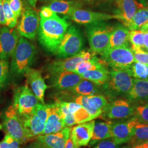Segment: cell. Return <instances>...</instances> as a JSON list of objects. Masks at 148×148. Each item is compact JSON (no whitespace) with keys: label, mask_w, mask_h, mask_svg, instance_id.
<instances>
[{"label":"cell","mask_w":148,"mask_h":148,"mask_svg":"<svg viewBox=\"0 0 148 148\" xmlns=\"http://www.w3.org/2000/svg\"><path fill=\"white\" fill-rule=\"evenodd\" d=\"M36 49L25 38H19L16 49L12 56L11 70L14 75H24L34 62Z\"/></svg>","instance_id":"2"},{"label":"cell","mask_w":148,"mask_h":148,"mask_svg":"<svg viewBox=\"0 0 148 148\" xmlns=\"http://www.w3.org/2000/svg\"><path fill=\"white\" fill-rule=\"evenodd\" d=\"M73 115L76 124L90 121L95 119V118L91 116L83 106L79 108L77 110L74 112Z\"/></svg>","instance_id":"36"},{"label":"cell","mask_w":148,"mask_h":148,"mask_svg":"<svg viewBox=\"0 0 148 148\" xmlns=\"http://www.w3.org/2000/svg\"><path fill=\"white\" fill-rule=\"evenodd\" d=\"M137 121L135 117L126 121L112 122L111 125L112 138L118 145L127 143L132 137L133 127Z\"/></svg>","instance_id":"15"},{"label":"cell","mask_w":148,"mask_h":148,"mask_svg":"<svg viewBox=\"0 0 148 148\" xmlns=\"http://www.w3.org/2000/svg\"><path fill=\"white\" fill-rule=\"evenodd\" d=\"M140 29V30L143 32L148 31V22L143 25Z\"/></svg>","instance_id":"50"},{"label":"cell","mask_w":148,"mask_h":148,"mask_svg":"<svg viewBox=\"0 0 148 148\" xmlns=\"http://www.w3.org/2000/svg\"><path fill=\"white\" fill-rule=\"evenodd\" d=\"M84 42L81 32L75 26H70L54 54L60 58L73 57L79 53Z\"/></svg>","instance_id":"5"},{"label":"cell","mask_w":148,"mask_h":148,"mask_svg":"<svg viewBox=\"0 0 148 148\" xmlns=\"http://www.w3.org/2000/svg\"><path fill=\"white\" fill-rule=\"evenodd\" d=\"M40 18L36 10L27 6L21 14V19L17 27V31L22 37L34 39L38 33Z\"/></svg>","instance_id":"8"},{"label":"cell","mask_w":148,"mask_h":148,"mask_svg":"<svg viewBox=\"0 0 148 148\" xmlns=\"http://www.w3.org/2000/svg\"><path fill=\"white\" fill-rule=\"evenodd\" d=\"M21 143L8 134H5L3 139L0 142V148H21Z\"/></svg>","instance_id":"41"},{"label":"cell","mask_w":148,"mask_h":148,"mask_svg":"<svg viewBox=\"0 0 148 148\" xmlns=\"http://www.w3.org/2000/svg\"><path fill=\"white\" fill-rule=\"evenodd\" d=\"M145 106H148V101L147 103H146V104H145Z\"/></svg>","instance_id":"54"},{"label":"cell","mask_w":148,"mask_h":148,"mask_svg":"<svg viewBox=\"0 0 148 148\" xmlns=\"http://www.w3.org/2000/svg\"><path fill=\"white\" fill-rule=\"evenodd\" d=\"M148 22V7L139 10L130 21L123 23L129 30H139Z\"/></svg>","instance_id":"27"},{"label":"cell","mask_w":148,"mask_h":148,"mask_svg":"<svg viewBox=\"0 0 148 148\" xmlns=\"http://www.w3.org/2000/svg\"><path fill=\"white\" fill-rule=\"evenodd\" d=\"M23 148H45L42 144L38 141L37 139L36 140L32 142L25 145Z\"/></svg>","instance_id":"45"},{"label":"cell","mask_w":148,"mask_h":148,"mask_svg":"<svg viewBox=\"0 0 148 148\" xmlns=\"http://www.w3.org/2000/svg\"><path fill=\"white\" fill-rule=\"evenodd\" d=\"M53 12L66 16H69L75 10L79 9V3L64 0H54L48 6Z\"/></svg>","instance_id":"26"},{"label":"cell","mask_w":148,"mask_h":148,"mask_svg":"<svg viewBox=\"0 0 148 148\" xmlns=\"http://www.w3.org/2000/svg\"><path fill=\"white\" fill-rule=\"evenodd\" d=\"M70 91L77 95L90 96L98 93V89L95 84L87 79H82Z\"/></svg>","instance_id":"28"},{"label":"cell","mask_w":148,"mask_h":148,"mask_svg":"<svg viewBox=\"0 0 148 148\" xmlns=\"http://www.w3.org/2000/svg\"><path fill=\"white\" fill-rule=\"evenodd\" d=\"M92 57L89 52L81 51L73 57L54 61L48 65V71L52 75L64 71H74L81 62L85 60H89Z\"/></svg>","instance_id":"11"},{"label":"cell","mask_w":148,"mask_h":148,"mask_svg":"<svg viewBox=\"0 0 148 148\" xmlns=\"http://www.w3.org/2000/svg\"><path fill=\"white\" fill-rule=\"evenodd\" d=\"M114 27L103 22L89 24L86 27V32L90 47L95 54H102L110 45V38Z\"/></svg>","instance_id":"3"},{"label":"cell","mask_w":148,"mask_h":148,"mask_svg":"<svg viewBox=\"0 0 148 148\" xmlns=\"http://www.w3.org/2000/svg\"><path fill=\"white\" fill-rule=\"evenodd\" d=\"M0 1H2V0H0Z\"/></svg>","instance_id":"56"},{"label":"cell","mask_w":148,"mask_h":148,"mask_svg":"<svg viewBox=\"0 0 148 148\" xmlns=\"http://www.w3.org/2000/svg\"><path fill=\"white\" fill-rule=\"evenodd\" d=\"M19 116L29 137L32 140L42 134L45 123L41 121L35 115L32 113L27 115Z\"/></svg>","instance_id":"20"},{"label":"cell","mask_w":148,"mask_h":148,"mask_svg":"<svg viewBox=\"0 0 148 148\" xmlns=\"http://www.w3.org/2000/svg\"><path fill=\"white\" fill-rule=\"evenodd\" d=\"M143 144L147 148H148V140L146 141V142H144V143H143Z\"/></svg>","instance_id":"52"},{"label":"cell","mask_w":148,"mask_h":148,"mask_svg":"<svg viewBox=\"0 0 148 148\" xmlns=\"http://www.w3.org/2000/svg\"><path fill=\"white\" fill-rule=\"evenodd\" d=\"M130 101L134 102L148 101V79H134L131 89L127 93Z\"/></svg>","instance_id":"21"},{"label":"cell","mask_w":148,"mask_h":148,"mask_svg":"<svg viewBox=\"0 0 148 148\" xmlns=\"http://www.w3.org/2000/svg\"><path fill=\"white\" fill-rule=\"evenodd\" d=\"M148 140V125L136 122L133 131L132 137L130 142L133 144H140Z\"/></svg>","instance_id":"29"},{"label":"cell","mask_w":148,"mask_h":148,"mask_svg":"<svg viewBox=\"0 0 148 148\" xmlns=\"http://www.w3.org/2000/svg\"><path fill=\"white\" fill-rule=\"evenodd\" d=\"M74 102L77 103L82 106H83L85 109L88 112L90 115L93 117L95 119L100 116L103 113V111L101 110L94 109L90 107L87 103V96L79 95L75 99Z\"/></svg>","instance_id":"35"},{"label":"cell","mask_w":148,"mask_h":148,"mask_svg":"<svg viewBox=\"0 0 148 148\" xmlns=\"http://www.w3.org/2000/svg\"><path fill=\"white\" fill-rule=\"evenodd\" d=\"M73 21L81 24H89L94 23L103 22L111 19H116L120 21V18L116 14H109L104 13L87 11L77 9L69 15Z\"/></svg>","instance_id":"13"},{"label":"cell","mask_w":148,"mask_h":148,"mask_svg":"<svg viewBox=\"0 0 148 148\" xmlns=\"http://www.w3.org/2000/svg\"><path fill=\"white\" fill-rule=\"evenodd\" d=\"M44 123H46L48 115V111L47 104H42L41 102L38 104L32 112Z\"/></svg>","instance_id":"40"},{"label":"cell","mask_w":148,"mask_h":148,"mask_svg":"<svg viewBox=\"0 0 148 148\" xmlns=\"http://www.w3.org/2000/svg\"><path fill=\"white\" fill-rule=\"evenodd\" d=\"M94 148H119L118 144L115 142L114 139L109 138L101 140Z\"/></svg>","instance_id":"43"},{"label":"cell","mask_w":148,"mask_h":148,"mask_svg":"<svg viewBox=\"0 0 148 148\" xmlns=\"http://www.w3.org/2000/svg\"><path fill=\"white\" fill-rule=\"evenodd\" d=\"M133 115L138 121L148 125V106H138L135 108Z\"/></svg>","instance_id":"38"},{"label":"cell","mask_w":148,"mask_h":148,"mask_svg":"<svg viewBox=\"0 0 148 148\" xmlns=\"http://www.w3.org/2000/svg\"><path fill=\"white\" fill-rule=\"evenodd\" d=\"M112 122L110 121H95L93 135L90 142V145L95 144L103 139L112 138Z\"/></svg>","instance_id":"23"},{"label":"cell","mask_w":148,"mask_h":148,"mask_svg":"<svg viewBox=\"0 0 148 148\" xmlns=\"http://www.w3.org/2000/svg\"><path fill=\"white\" fill-rule=\"evenodd\" d=\"M135 108L126 100L117 99L108 104L104 110V116L110 120L127 119L134 115Z\"/></svg>","instance_id":"12"},{"label":"cell","mask_w":148,"mask_h":148,"mask_svg":"<svg viewBox=\"0 0 148 148\" xmlns=\"http://www.w3.org/2000/svg\"><path fill=\"white\" fill-rule=\"evenodd\" d=\"M129 33L130 30L123 25L114 27L110 35L109 48L127 46L129 41Z\"/></svg>","instance_id":"24"},{"label":"cell","mask_w":148,"mask_h":148,"mask_svg":"<svg viewBox=\"0 0 148 148\" xmlns=\"http://www.w3.org/2000/svg\"><path fill=\"white\" fill-rule=\"evenodd\" d=\"M130 66L114 69L109 73V85L117 93L127 94L131 89L134 82Z\"/></svg>","instance_id":"9"},{"label":"cell","mask_w":148,"mask_h":148,"mask_svg":"<svg viewBox=\"0 0 148 148\" xmlns=\"http://www.w3.org/2000/svg\"><path fill=\"white\" fill-rule=\"evenodd\" d=\"M47 105L48 115L47 121L45 123L42 134L53 133L54 129L57 124L59 122L64 120V117L62 115V111L56 102L53 104Z\"/></svg>","instance_id":"22"},{"label":"cell","mask_w":148,"mask_h":148,"mask_svg":"<svg viewBox=\"0 0 148 148\" xmlns=\"http://www.w3.org/2000/svg\"><path fill=\"white\" fill-rule=\"evenodd\" d=\"M83 79H87L97 85H104L109 77V73L105 67L88 70L79 75Z\"/></svg>","instance_id":"25"},{"label":"cell","mask_w":148,"mask_h":148,"mask_svg":"<svg viewBox=\"0 0 148 148\" xmlns=\"http://www.w3.org/2000/svg\"><path fill=\"white\" fill-rule=\"evenodd\" d=\"M19 36L17 29L7 27L0 28V59L6 60L12 56Z\"/></svg>","instance_id":"10"},{"label":"cell","mask_w":148,"mask_h":148,"mask_svg":"<svg viewBox=\"0 0 148 148\" xmlns=\"http://www.w3.org/2000/svg\"><path fill=\"white\" fill-rule=\"evenodd\" d=\"M144 32V47L143 49L148 52V31Z\"/></svg>","instance_id":"47"},{"label":"cell","mask_w":148,"mask_h":148,"mask_svg":"<svg viewBox=\"0 0 148 148\" xmlns=\"http://www.w3.org/2000/svg\"><path fill=\"white\" fill-rule=\"evenodd\" d=\"M40 101L27 85L17 88L14 91L13 107L19 116L32 114Z\"/></svg>","instance_id":"6"},{"label":"cell","mask_w":148,"mask_h":148,"mask_svg":"<svg viewBox=\"0 0 148 148\" xmlns=\"http://www.w3.org/2000/svg\"><path fill=\"white\" fill-rule=\"evenodd\" d=\"M130 67L133 78L136 79H148V65L134 62Z\"/></svg>","instance_id":"33"},{"label":"cell","mask_w":148,"mask_h":148,"mask_svg":"<svg viewBox=\"0 0 148 148\" xmlns=\"http://www.w3.org/2000/svg\"><path fill=\"white\" fill-rule=\"evenodd\" d=\"M104 67L99 59L95 57H92L89 60H85L77 65L73 72L81 75L88 70H93Z\"/></svg>","instance_id":"30"},{"label":"cell","mask_w":148,"mask_h":148,"mask_svg":"<svg viewBox=\"0 0 148 148\" xmlns=\"http://www.w3.org/2000/svg\"><path fill=\"white\" fill-rule=\"evenodd\" d=\"M87 103L90 108L103 111L108 105L106 97L101 95H92L87 96Z\"/></svg>","instance_id":"31"},{"label":"cell","mask_w":148,"mask_h":148,"mask_svg":"<svg viewBox=\"0 0 148 148\" xmlns=\"http://www.w3.org/2000/svg\"><path fill=\"white\" fill-rule=\"evenodd\" d=\"M101 56L113 69L128 67L135 62L133 52L128 46L109 48Z\"/></svg>","instance_id":"7"},{"label":"cell","mask_w":148,"mask_h":148,"mask_svg":"<svg viewBox=\"0 0 148 148\" xmlns=\"http://www.w3.org/2000/svg\"><path fill=\"white\" fill-rule=\"evenodd\" d=\"M37 0H26L27 2L30 5L32 8H35Z\"/></svg>","instance_id":"49"},{"label":"cell","mask_w":148,"mask_h":148,"mask_svg":"<svg viewBox=\"0 0 148 148\" xmlns=\"http://www.w3.org/2000/svg\"><path fill=\"white\" fill-rule=\"evenodd\" d=\"M95 121H90L77 124L71 128L70 138L75 148L86 146L90 143L93 135Z\"/></svg>","instance_id":"14"},{"label":"cell","mask_w":148,"mask_h":148,"mask_svg":"<svg viewBox=\"0 0 148 148\" xmlns=\"http://www.w3.org/2000/svg\"><path fill=\"white\" fill-rule=\"evenodd\" d=\"M2 126L7 134L14 138L21 144L32 140L29 137L21 117L13 106H9L4 112Z\"/></svg>","instance_id":"4"},{"label":"cell","mask_w":148,"mask_h":148,"mask_svg":"<svg viewBox=\"0 0 148 148\" xmlns=\"http://www.w3.org/2000/svg\"><path fill=\"white\" fill-rule=\"evenodd\" d=\"M27 83L30 86L32 92L41 103L45 104L44 96L48 86L40 71L30 68L24 74Z\"/></svg>","instance_id":"17"},{"label":"cell","mask_w":148,"mask_h":148,"mask_svg":"<svg viewBox=\"0 0 148 148\" xmlns=\"http://www.w3.org/2000/svg\"><path fill=\"white\" fill-rule=\"evenodd\" d=\"M64 148H75L74 147V143L72 140V139H71V138L70 137L68 140H67L66 143L65 144V147Z\"/></svg>","instance_id":"48"},{"label":"cell","mask_w":148,"mask_h":148,"mask_svg":"<svg viewBox=\"0 0 148 148\" xmlns=\"http://www.w3.org/2000/svg\"><path fill=\"white\" fill-rule=\"evenodd\" d=\"M70 25V23L57 15L40 18L38 30L40 42L48 51L54 54Z\"/></svg>","instance_id":"1"},{"label":"cell","mask_w":148,"mask_h":148,"mask_svg":"<svg viewBox=\"0 0 148 148\" xmlns=\"http://www.w3.org/2000/svg\"><path fill=\"white\" fill-rule=\"evenodd\" d=\"M71 127H65L62 131L56 133L42 134L36 139L42 144L45 148H64L70 136Z\"/></svg>","instance_id":"16"},{"label":"cell","mask_w":148,"mask_h":148,"mask_svg":"<svg viewBox=\"0 0 148 148\" xmlns=\"http://www.w3.org/2000/svg\"><path fill=\"white\" fill-rule=\"evenodd\" d=\"M2 128V126L1 124H0V130H1Z\"/></svg>","instance_id":"53"},{"label":"cell","mask_w":148,"mask_h":148,"mask_svg":"<svg viewBox=\"0 0 148 148\" xmlns=\"http://www.w3.org/2000/svg\"><path fill=\"white\" fill-rule=\"evenodd\" d=\"M52 76L53 87L62 91H70L83 79L73 71H64Z\"/></svg>","instance_id":"18"},{"label":"cell","mask_w":148,"mask_h":148,"mask_svg":"<svg viewBox=\"0 0 148 148\" xmlns=\"http://www.w3.org/2000/svg\"><path fill=\"white\" fill-rule=\"evenodd\" d=\"M2 5L6 26L11 28H14L18 24V18L12 11L9 5L8 0H2Z\"/></svg>","instance_id":"32"},{"label":"cell","mask_w":148,"mask_h":148,"mask_svg":"<svg viewBox=\"0 0 148 148\" xmlns=\"http://www.w3.org/2000/svg\"><path fill=\"white\" fill-rule=\"evenodd\" d=\"M9 5L12 11L18 18L23 12V4L21 0H8Z\"/></svg>","instance_id":"42"},{"label":"cell","mask_w":148,"mask_h":148,"mask_svg":"<svg viewBox=\"0 0 148 148\" xmlns=\"http://www.w3.org/2000/svg\"><path fill=\"white\" fill-rule=\"evenodd\" d=\"M116 15L120 16L122 23L130 21L139 10L145 7L136 0H116Z\"/></svg>","instance_id":"19"},{"label":"cell","mask_w":148,"mask_h":148,"mask_svg":"<svg viewBox=\"0 0 148 148\" xmlns=\"http://www.w3.org/2000/svg\"><path fill=\"white\" fill-rule=\"evenodd\" d=\"M57 15L49 7H43L40 12V16L43 18H49Z\"/></svg>","instance_id":"44"},{"label":"cell","mask_w":148,"mask_h":148,"mask_svg":"<svg viewBox=\"0 0 148 148\" xmlns=\"http://www.w3.org/2000/svg\"><path fill=\"white\" fill-rule=\"evenodd\" d=\"M0 25H5V18L3 12L2 0L0 1Z\"/></svg>","instance_id":"46"},{"label":"cell","mask_w":148,"mask_h":148,"mask_svg":"<svg viewBox=\"0 0 148 148\" xmlns=\"http://www.w3.org/2000/svg\"><path fill=\"white\" fill-rule=\"evenodd\" d=\"M129 41L132 46L142 48L144 47V32L140 30H130Z\"/></svg>","instance_id":"34"},{"label":"cell","mask_w":148,"mask_h":148,"mask_svg":"<svg viewBox=\"0 0 148 148\" xmlns=\"http://www.w3.org/2000/svg\"><path fill=\"white\" fill-rule=\"evenodd\" d=\"M134 148H147L144 144H143V143L142 144H138V145H137L136 146H135V147Z\"/></svg>","instance_id":"51"},{"label":"cell","mask_w":148,"mask_h":148,"mask_svg":"<svg viewBox=\"0 0 148 148\" xmlns=\"http://www.w3.org/2000/svg\"><path fill=\"white\" fill-rule=\"evenodd\" d=\"M133 53L134 61L148 65V52L142 48L132 46L131 48Z\"/></svg>","instance_id":"37"},{"label":"cell","mask_w":148,"mask_h":148,"mask_svg":"<svg viewBox=\"0 0 148 148\" xmlns=\"http://www.w3.org/2000/svg\"><path fill=\"white\" fill-rule=\"evenodd\" d=\"M9 75V65L5 59H0V89L6 83Z\"/></svg>","instance_id":"39"},{"label":"cell","mask_w":148,"mask_h":148,"mask_svg":"<svg viewBox=\"0 0 148 148\" xmlns=\"http://www.w3.org/2000/svg\"><path fill=\"white\" fill-rule=\"evenodd\" d=\"M45 1H51V0H45ZM53 1H54V0H53Z\"/></svg>","instance_id":"55"}]
</instances>
